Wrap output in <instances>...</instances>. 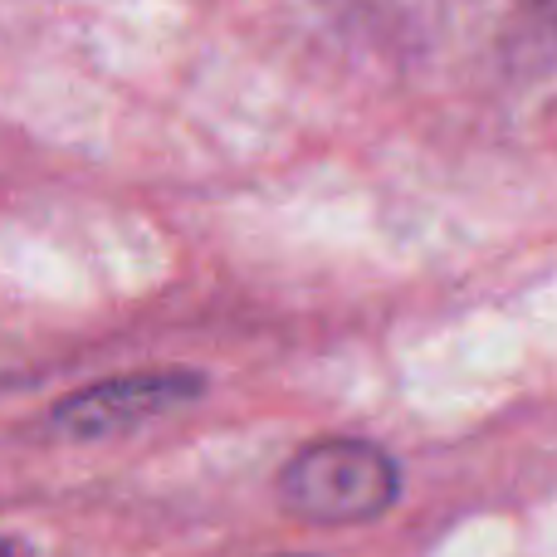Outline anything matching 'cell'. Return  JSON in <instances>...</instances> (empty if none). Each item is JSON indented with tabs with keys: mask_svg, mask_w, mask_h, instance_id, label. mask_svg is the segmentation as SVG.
I'll return each mask as SVG.
<instances>
[{
	"mask_svg": "<svg viewBox=\"0 0 557 557\" xmlns=\"http://www.w3.org/2000/svg\"><path fill=\"white\" fill-rule=\"evenodd\" d=\"M401 474L372 441H318L278 474V499L308 523H367L396 504Z\"/></svg>",
	"mask_w": 557,
	"mask_h": 557,
	"instance_id": "cell-1",
	"label": "cell"
},
{
	"mask_svg": "<svg viewBox=\"0 0 557 557\" xmlns=\"http://www.w3.org/2000/svg\"><path fill=\"white\" fill-rule=\"evenodd\" d=\"M191 396H201V376L191 372H133L98 382L88 392L69 396L54 406V431L74 435V441H98V435H117L133 425L166 416L176 406H186Z\"/></svg>",
	"mask_w": 557,
	"mask_h": 557,
	"instance_id": "cell-2",
	"label": "cell"
}]
</instances>
